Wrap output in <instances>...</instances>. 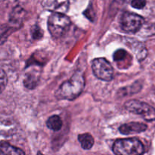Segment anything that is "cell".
<instances>
[{"label":"cell","mask_w":155,"mask_h":155,"mask_svg":"<svg viewBox=\"0 0 155 155\" xmlns=\"http://www.w3.org/2000/svg\"><path fill=\"white\" fill-rule=\"evenodd\" d=\"M85 88V80L81 71H77L68 80L62 83L56 92L58 99L73 101L80 96Z\"/></svg>","instance_id":"cell-1"},{"label":"cell","mask_w":155,"mask_h":155,"mask_svg":"<svg viewBox=\"0 0 155 155\" xmlns=\"http://www.w3.org/2000/svg\"><path fill=\"white\" fill-rule=\"evenodd\" d=\"M71 25V19L65 14L53 12L48 20V28L51 36L58 39L63 36Z\"/></svg>","instance_id":"cell-2"},{"label":"cell","mask_w":155,"mask_h":155,"mask_svg":"<svg viewBox=\"0 0 155 155\" xmlns=\"http://www.w3.org/2000/svg\"><path fill=\"white\" fill-rule=\"evenodd\" d=\"M113 151L118 155H139L145 152V148L137 139H120L114 144Z\"/></svg>","instance_id":"cell-3"},{"label":"cell","mask_w":155,"mask_h":155,"mask_svg":"<svg viewBox=\"0 0 155 155\" xmlns=\"http://www.w3.org/2000/svg\"><path fill=\"white\" fill-rule=\"evenodd\" d=\"M128 111L142 117L146 121L155 120V109L151 105L138 100H130L125 103Z\"/></svg>","instance_id":"cell-4"},{"label":"cell","mask_w":155,"mask_h":155,"mask_svg":"<svg viewBox=\"0 0 155 155\" xmlns=\"http://www.w3.org/2000/svg\"><path fill=\"white\" fill-rule=\"evenodd\" d=\"M120 24L123 31L129 33H135L140 30L145 24V20L137 14L124 12L120 18Z\"/></svg>","instance_id":"cell-5"},{"label":"cell","mask_w":155,"mask_h":155,"mask_svg":"<svg viewBox=\"0 0 155 155\" xmlns=\"http://www.w3.org/2000/svg\"><path fill=\"white\" fill-rule=\"evenodd\" d=\"M92 69L94 75L99 80L108 82L113 79L114 69L105 58H99L92 61Z\"/></svg>","instance_id":"cell-6"},{"label":"cell","mask_w":155,"mask_h":155,"mask_svg":"<svg viewBox=\"0 0 155 155\" xmlns=\"http://www.w3.org/2000/svg\"><path fill=\"white\" fill-rule=\"evenodd\" d=\"M42 5L44 8L52 12L65 14L69 9V0H42Z\"/></svg>","instance_id":"cell-7"},{"label":"cell","mask_w":155,"mask_h":155,"mask_svg":"<svg viewBox=\"0 0 155 155\" xmlns=\"http://www.w3.org/2000/svg\"><path fill=\"white\" fill-rule=\"evenodd\" d=\"M148 129L146 124L139 122H132L125 124L119 128L120 132L123 135H130L145 132Z\"/></svg>","instance_id":"cell-8"},{"label":"cell","mask_w":155,"mask_h":155,"mask_svg":"<svg viewBox=\"0 0 155 155\" xmlns=\"http://www.w3.org/2000/svg\"><path fill=\"white\" fill-rule=\"evenodd\" d=\"M16 130L15 121L8 117H0V134L3 136H11Z\"/></svg>","instance_id":"cell-9"},{"label":"cell","mask_w":155,"mask_h":155,"mask_svg":"<svg viewBox=\"0 0 155 155\" xmlns=\"http://www.w3.org/2000/svg\"><path fill=\"white\" fill-rule=\"evenodd\" d=\"M21 28V27L15 24H12V22L8 21V23L2 24L0 26V45L4 44L10 36L12 33Z\"/></svg>","instance_id":"cell-10"},{"label":"cell","mask_w":155,"mask_h":155,"mask_svg":"<svg viewBox=\"0 0 155 155\" xmlns=\"http://www.w3.org/2000/svg\"><path fill=\"white\" fill-rule=\"evenodd\" d=\"M25 13L26 12L24 11V9H23L20 6H17L11 12L9 21L12 22V24L21 27V26L23 25V20L25 16Z\"/></svg>","instance_id":"cell-11"},{"label":"cell","mask_w":155,"mask_h":155,"mask_svg":"<svg viewBox=\"0 0 155 155\" xmlns=\"http://www.w3.org/2000/svg\"><path fill=\"white\" fill-rule=\"evenodd\" d=\"M24 154V151L10 145L8 142H0V155H22Z\"/></svg>","instance_id":"cell-12"},{"label":"cell","mask_w":155,"mask_h":155,"mask_svg":"<svg viewBox=\"0 0 155 155\" xmlns=\"http://www.w3.org/2000/svg\"><path fill=\"white\" fill-rule=\"evenodd\" d=\"M78 140L80 142L82 148L84 150H89L94 145V139L89 133H83L78 136Z\"/></svg>","instance_id":"cell-13"},{"label":"cell","mask_w":155,"mask_h":155,"mask_svg":"<svg viewBox=\"0 0 155 155\" xmlns=\"http://www.w3.org/2000/svg\"><path fill=\"white\" fill-rule=\"evenodd\" d=\"M46 125L50 130L58 132L61 130L62 125H63V123H62L60 117H58V115H53V116L50 117L48 118L46 122Z\"/></svg>","instance_id":"cell-14"},{"label":"cell","mask_w":155,"mask_h":155,"mask_svg":"<svg viewBox=\"0 0 155 155\" xmlns=\"http://www.w3.org/2000/svg\"><path fill=\"white\" fill-rule=\"evenodd\" d=\"M39 80V77L36 74L29 73L25 77L24 80V85L26 88L29 89H33L36 86V84Z\"/></svg>","instance_id":"cell-15"},{"label":"cell","mask_w":155,"mask_h":155,"mask_svg":"<svg viewBox=\"0 0 155 155\" xmlns=\"http://www.w3.org/2000/svg\"><path fill=\"white\" fill-rule=\"evenodd\" d=\"M8 83V77L5 72L3 70L0 69V94L5 89Z\"/></svg>","instance_id":"cell-16"},{"label":"cell","mask_w":155,"mask_h":155,"mask_svg":"<svg viewBox=\"0 0 155 155\" xmlns=\"http://www.w3.org/2000/svg\"><path fill=\"white\" fill-rule=\"evenodd\" d=\"M43 32L37 25L33 26L32 28V36L34 39H39L42 37Z\"/></svg>","instance_id":"cell-17"},{"label":"cell","mask_w":155,"mask_h":155,"mask_svg":"<svg viewBox=\"0 0 155 155\" xmlns=\"http://www.w3.org/2000/svg\"><path fill=\"white\" fill-rule=\"evenodd\" d=\"M127 56V51L124 49H118L114 54V60L118 61L125 58Z\"/></svg>","instance_id":"cell-18"},{"label":"cell","mask_w":155,"mask_h":155,"mask_svg":"<svg viewBox=\"0 0 155 155\" xmlns=\"http://www.w3.org/2000/svg\"><path fill=\"white\" fill-rule=\"evenodd\" d=\"M131 5L134 8L142 9L146 5V0H132Z\"/></svg>","instance_id":"cell-19"}]
</instances>
